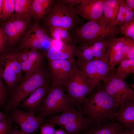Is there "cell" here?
<instances>
[{
    "label": "cell",
    "mask_w": 134,
    "mask_h": 134,
    "mask_svg": "<svg viewBox=\"0 0 134 134\" xmlns=\"http://www.w3.org/2000/svg\"><path fill=\"white\" fill-rule=\"evenodd\" d=\"M32 0H15L14 14L31 20V6Z\"/></svg>",
    "instance_id": "4316f807"
},
{
    "label": "cell",
    "mask_w": 134,
    "mask_h": 134,
    "mask_svg": "<svg viewBox=\"0 0 134 134\" xmlns=\"http://www.w3.org/2000/svg\"><path fill=\"white\" fill-rule=\"evenodd\" d=\"M125 1L129 7L131 9L134 10V0H126Z\"/></svg>",
    "instance_id": "f35d334b"
},
{
    "label": "cell",
    "mask_w": 134,
    "mask_h": 134,
    "mask_svg": "<svg viewBox=\"0 0 134 134\" xmlns=\"http://www.w3.org/2000/svg\"><path fill=\"white\" fill-rule=\"evenodd\" d=\"M30 20L13 14L3 21L2 27L6 36L7 45L12 46L17 42L29 28Z\"/></svg>",
    "instance_id": "7c38bea8"
},
{
    "label": "cell",
    "mask_w": 134,
    "mask_h": 134,
    "mask_svg": "<svg viewBox=\"0 0 134 134\" xmlns=\"http://www.w3.org/2000/svg\"><path fill=\"white\" fill-rule=\"evenodd\" d=\"M54 0H32L31 14L32 17L39 23L49 12Z\"/></svg>",
    "instance_id": "603a6c76"
},
{
    "label": "cell",
    "mask_w": 134,
    "mask_h": 134,
    "mask_svg": "<svg viewBox=\"0 0 134 134\" xmlns=\"http://www.w3.org/2000/svg\"><path fill=\"white\" fill-rule=\"evenodd\" d=\"M105 0H82L74 8L76 14L88 21H98L103 14Z\"/></svg>",
    "instance_id": "9a60e30c"
},
{
    "label": "cell",
    "mask_w": 134,
    "mask_h": 134,
    "mask_svg": "<svg viewBox=\"0 0 134 134\" xmlns=\"http://www.w3.org/2000/svg\"><path fill=\"white\" fill-rule=\"evenodd\" d=\"M121 34L124 36L131 38L134 41V20L119 27Z\"/></svg>",
    "instance_id": "1f68e13d"
},
{
    "label": "cell",
    "mask_w": 134,
    "mask_h": 134,
    "mask_svg": "<svg viewBox=\"0 0 134 134\" xmlns=\"http://www.w3.org/2000/svg\"><path fill=\"white\" fill-rule=\"evenodd\" d=\"M74 8L69 7L62 0H54L49 12L43 20L44 25L48 28L64 27L71 32L79 27L81 22Z\"/></svg>",
    "instance_id": "277c9868"
},
{
    "label": "cell",
    "mask_w": 134,
    "mask_h": 134,
    "mask_svg": "<svg viewBox=\"0 0 134 134\" xmlns=\"http://www.w3.org/2000/svg\"><path fill=\"white\" fill-rule=\"evenodd\" d=\"M54 134H68L63 128L61 127L56 130Z\"/></svg>",
    "instance_id": "ab89813d"
},
{
    "label": "cell",
    "mask_w": 134,
    "mask_h": 134,
    "mask_svg": "<svg viewBox=\"0 0 134 134\" xmlns=\"http://www.w3.org/2000/svg\"><path fill=\"white\" fill-rule=\"evenodd\" d=\"M76 64L88 78L98 85L105 78L110 70L107 51L100 59Z\"/></svg>",
    "instance_id": "8fae6325"
},
{
    "label": "cell",
    "mask_w": 134,
    "mask_h": 134,
    "mask_svg": "<svg viewBox=\"0 0 134 134\" xmlns=\"http://www.w3.org/2000/svg\"><path fill=\"white\" fill-rule=\"evenodd\" d=\"M30 51V49H25L21 51L17 52L18 58L21 64L28 59Z\"/></svg>",
    "instance_id": "d590c367"
},
{
    "label": "cell",
    "mask_w": 134,
    "mask_h": 134,
    "mask_svg": "<svg viewBox=\"0 0 134 134\" xmlns=\"http://www.w3.org/2000/svg\"><path fill=\"white\" fill-rule=\"evenodd\" d=\"M48 28L50 35L53 39L65 43H72V37L67 28L60 26Z\"/></svg>",
    "instance_id": "d4e9b609"
},
{
    "label": "cell",
    "mask_w": 134,
    "mask_h": 134,
    "mask_svg": "<svg viewBox=\"0 0 134 134\" xmlns=\"http://www.w3.org/2000/svg\"><path fill=\"white\" fill-rule=\"evenodd\" d=\"M17 52L6 53L0 55V76L8 89L11 91L17 85L23 72Z\"/></svg>",
    "instance_id": "ba28073f"
},
{
    "label": "cell",
    "mask_w": 134,
    "mask_h": 134,
    "mask_svg": "<svg viewBox=\"0 0 134 134\" xmlns=\"http://www.w3.org/2000/svg\"><path fill=\"white\" fill-rule=\"evenodd\" d=\"M124 128L114 121H111L99 127L83 131L78 134H115Z\"/></svg>",
    "instance_id": "cb8c5ba5"
},
{
    "label": "cell",
    "mask_w": 134,
    "mask_h": 134,
    "mask_svg": "<svg viewBox=\"0 0 134 134\" xmlns=\"http://www.w3.org/2000/svg\"><path fill=\"white\" fill-rule=\"evenodd\" d=\"M62 1L68 6L72 8L78 5L81 2L82 0H62Z\"/></svg>",
    "instance_id": "74e56055"
},
{
    "label": "cell",
    "mask_w": 134,
    "mask_h": 134,
    "mask_svg": "<svg viewBox=\"0 0 134 134\" xmlns=\"http://www.w3.org/2000/svg\"><path fill=\"white\" fill-rule=\"evenodd\" d=\"M47 122L61 126L68 134H78L91 128L88 118L74 106L60 114L52 115Z\"/></svg>",
    "instance_id": "52a82bcc"
},
{
    "label": "cell",
    "mask_w": 134,
    "mask_h": 134,
    "mask_svg": "<svg viewBox=\"0 0 134 134\" xmlns=\"http://www.w3.org/2000/svg\"><path fill=\"white\" fill-rule=\"evenodd\" d=\"M47 74L42 68L26 75L11 91L8 99L5 111L11 113L32 93L48 82Z\"/></svg>",
    "instance_id": "7a4b0ae2"
},
{
    "label": "cell",
    "mask_w": 134,
    "mask_h": 134,
    "mask_svg": "<svg viewBox=\"0 0 134 134\" xmlns=\"http://www.w3.org/2000/svg\"><path fill=\"white\" fill-rule=\"evenodd\" d=\"M11 114L10 117L13 122L19 125L24 134L36 132L40 125L48 123V119L40 118L17 108Z\"/></svg>",
    "instance_id": "5bb4252c"
},
{
    "label": "cell",
    "mask_w": 134,
    "mask_h": 134,
    "mask_svg": "<svg viewBox=\"0 0 134 134\" xmlns=\"http://www.w3.org/2000/svg\"><path fill=\"white\" fill-rule=\"evenodd\" d=\"M134 20V10L129 7L125 17L124 23L123 25L128 23Z\"/></svg>",
    "instance_id": "8d00e7d4"
},
{
    "label": "cell",
    "mask_w": 134,
    "mask_h": 134,
    "mask_svg": "<svg viewBox=\"0 0 134 134\" xmlns=\"http://www.w3.org/2000/svg\"><path fill=\"white\" fill-rule=\"evenodd\" d=\"M124 36L125 41L123 54L117 65L124 60L134 58V41L129 37Z\"/></svg>",
    "instance_id": "83f0119b"
},
{
    "label": "cell",
    "mask_w": 134,
    "mask_h": 134,
    "mask_svg": "<svg viewBox=\"0 0 134 134\" xmlns=\"http://www.w3.org/2000/svg\"><path fill=\"white\" fill-rule=\"evenodd\" d=\"M117 69L114 76L121 80L124 79L132 73H134V58L121 62Z\"/></svg>",
    "instance_id": "484cf974"
},
{
    "label": "cell",
    "mask_w": 134,
    "mask_h": 134,
    "mask_svg": "<svg viewBox=\"0 0 134 134\" xmlns=\"http://www.w3.org/2000/svg\"><path fill=\"white\" fill-rule=\"evenodd\" d=\"M50 38L45 30L39 23L35 22L29 28L25 36L22 39L19 47L23 49L38 50Z\"/></svg>",
    "instance_id": "4fadbf2b"
},
{
    "label": "cell",
    "mask_w": 134,
    "mask_h": 134,
    "mask_svg": "<svg viewBox=\"0 0 134 134\" xmlns=\"http://www.w3.org/2000/svg\"><path fill=\"white\" fill-rule=\"evenodd\" d=\"M124 41V36L108 39L107 51L111 70H114L115 66L118 64L122 56Z\"/></svg>",
    "instance_id": "ffe728a7"
},
{
    "label": "cell",
    "mask_w": 134,
    "mask_h": 134,
    "mask_svg": "<svg viewBox=\"0 0 134 134\" xmlns=\"http://www.w3.org/2000/svg\"><path fill=\"white\" fill-rule=\"evenodd\" d=\"M44 56L43 54L38 50H30L28 59L21 64L23 72L25 73V75L41 68Z\"/></svg>",
    "instance_id": "44dd1931"
},
{
    "label": "cell",
    "mask_w": 134,
    "mask_h": 134,
    "mask_svg": "<svg viewBox=\"0 0 134 134\" xmlns=\"http://www.w3.org/2000/svg\"><path fill=\"white\" fill-rule=\"evenodd\" d=\"M50 88L48 82L44 84L32 93L19 104L18 107L35 115L39 111Z\"/></svg>",
    "instance_id": "ac0fdd59"
},
{
    "label": "cell",
    "mask_w": 134,
    "mask_h": 134,
    "mask_svg": "<svg viewBox=\"0 0 134 134\" xmlns=\"http://www.w3.org/2000/svg\"><path fill=\"white\" fill-rule=\"evenodd\" d=\"M7 43V38L5 32L3 28L0 26V54L5 51Z\"/></svg>",
    "instance_id": "836d02e7"
},
{
    "label": "cell",
    "mask_w": 134,
    "mask_h": 134,
    "mask_svg": "<svg viewBox=\"0 0 134 134\" xmlns=\"http://www.w3.org/2000/svg\"><path fill=\"white\" fill-rule=\"evenodd\" d=\"M55 40L57 45L51 42L52 45L44 53V56L48 60H68L76 64L75 45L72 43H65Z\"/></svg>",
    "instance_id": "2e32d148"
},
{
    "label": "cell",
    "mask_w": 134,
    "mask_h": 134,
    "mask_svg": "<svg viewBox=\"0 0 134 134\" xmlns=\"http://www.w3.org/2000/svg\"><path fill=\"white\" fill-rule=\"evenodd\" d=\"M7 94V90L0 76V106L3 105L5 103Z\"/></svg>",
    "instance_id": "e575fe53"
},
{
    "label": "cell",
    "mask_w": 134,
    "mask_h": 134,
    "mask_svg": "<svg viewBox=\"0 0 134 134\" xmlns=\"http://www.w3.org/2000/svg\"><path fill=\"white\" fill-rule=\"evenodd\" d=\"M129 134H134V129H133L130 131Z\"/></svg>",
    "instance_id": "7bdbcfd3"
},
{
    "label": "cell",
    "mask_w": 134,
    "mask_h": 134,
    "mask_svg": "<svg viewBox=\"0 0 134 134\" xmlns=\"http://www.w3.org/2000/svg\"><path fill=\"white\" fill-rule=\"evenodd\" d=\"M70 33L72 43L75 45L100 37L111 39L121 34L119 27L107 25L99 21H88Z\"/></svg>",
    "instance_id": "5b68a950"
},
{
    "label": "cell",
    "mask_w": 134,
    "mask_h": 134,
    "mask_svg": "<svg viewBox=\"0 0 134 134\" xmlns=\"http://www.w3.org/2000/svg\"><path fill=\"white\" fill-rule=\"evenodd\" d=\"M35 134V133H34V134Z\"/></svg>",
    "instance_id": "ee69618b"
},
{
    "label": "cell",
    "mask_w": 134,
    "mask_h": 134,
    "mask_svg": "<svg viewBox=\"0 0 134 134\" xmlns=\"http://www.w3.org/2000/svg\"><path fill=\"white\" fill-rule=\"evenodd\" d=\"M121 0H105L103 14L99 20L106 25L114 26L113 23L118 14Z\"/></svg>",
    "instance_id": "7402d4cb"
},
{
    "label": "cell",
    "mask_w": 134,
    "mask_h": 134,
    "mask_svg": "<svg viewBox=\"0 0 134 134\" xmlns=\"http://www.w3.org/2000/svg\"><path fill=\"white\" fill-rule=\"evenodd\" d=\"M15 9V0H3L2 11L0 19L4 21L14 13Z\"/></svg>",
    "instance_id": "f1b7e54d"
},
{
    "label": "cell",
    "mask_w": 134,
    "mask_h": 134,
    "mask_svg": "<svg viewBox=\"0 0 134 134\" xmlns=\"http://www.w3.org/2000/svg\"><path fill=\"white\" fill-rule=\"evenodd\" d=\"M97 86L96 90L89 97L86 98L79 109L89 120L91 128L114 121L116 112L119 107L102 86Z\"/></svg>",
    "instance_id": "6da1fadb"
},
{
    "label": "cell",
    "mask_w": 134,
    "mask_h": 134,
    "mask_svg": "<svg viewBox=\"0 0 134 134\" xmlns=\"http://www.w3.org/2000/svg\"><path fill=\"white\" fill-rule=\"evenodd\" d=\"M5 116L1 112H0V122L5 117Z\"/></svg>",
    "instance_id": "60d3db41"
},
{
    "label": "cell",
    "mask_w": 134,
    "mask_h": 134,
    "mask_svg": "<svg viewBox=\"0 0 134 134\" xmlns=\"http://www.w3.org/2000/svg\"><path fill=\"white\" fill-rule=\"evenodd\" d=\"M40 134H54L56 130L55 125L51 123H48L40 125Z\"/></svg>",
    "instance_id": "d6a6232c"
},
{
    "label": "cell",
    "mask_w": 134,
    "mask_h": 134,
    "mask_svg": "<svg viewBox=\"0 0 134 134\" xmlns=\"http://www.w3.org/2000/svg\"><path fill=\"white\" fill-rule=\"evenodd\" d=\"M108 41L100 37L78 44L75 55V63L101 59L106 52Z\"/></svg>",
    "instance_id": "30bf717a"
},
{
    "label": "cell",
    "mask_w": 134,
    "mask_h": 134,
    "mask_svg": "<svg viewBox=\"0 0 134 134\" xmlns=\"http://www.w3.org/2000/svg\"><path fill=\"white\" fill-rule=\"evenodd\" d=\"M62 85L74 106L79 109L87 95L92 92L98 85L88 78L76 65L72 74Z\"/></svg>",
    "instance_id": "3957f363"
},
{
    "label": "cell",
    "mask_w": 134,
    "mask_h": 134,
    "mask_svg": "<svg viewBox=\"0 0 134 134\" xmlns=\"http://www.w3.org/2000/svg\"><path fill=\"white\" fill-rule=\"evenodd\" d=\"M13 122L10 117L5 116L0 122V134H13Z\"/></svg>",
    "instance_id": "4dcf8cb0"
},
{
    "label": "cell",
    "mask_w": 134,
    "mask_h": 134,
    "mask_svg": "<svg viewBox=\"0 0 134 134\" xmlns=\"http://www.w3.org/2000/svg\"><path fill=\"white\" fill-rule=\"evenodd\" d=\"M73 106V104L64 90L62 84L52 81L37 116L44 118L48 115L65 111Z\"/></svg>",
    "instance_id": "8992f818"
},
{
    "label": "cell",
    "mask_w": 134,
    "mask_h": 134,
    "mask_svg": "<svg viewBox=\"0 0 134 134\" xmlns=\"http://www.w3.org/2000/svg\"><path fill=\"white\" fill-rule=\"evenodd\" d=\"M48 60L52 81L62 84L70 76L76 65L68 60Z\"/></svg>",
    "instance_id": "e0dca14e"
},
{
    "label": "cell",
    "mask_w": 134,
    "mask_h": 134,
    "mask_svg": "<svg viewBox=\"0 0 134 134\" xmlns=\"http://www.w3.org/2000/svg\"><path fill=\"white\" fill-rule=\"evenodd\" d=\"M114 120L130 131L134 129V100L126 102L116 111Z\"/></svg>",
    "instance_id": "d6986e66"
},
{
    "label": "cell",
    "mask_w": 134,
    "mask_h": 134,
    "mask_svg": "<svg viewBox=\"0 0 134 134\" xmlns=\"http://www.w3.org/2000/svg\"><path fill=\"white\" fill-rule=\"evenodd\" d=\"M103 88L119 107L134 100V93L128 84L109 73L102 80Z\"/></svg>",
    "instance_id": "9c48e42d"
},
{
    "label": "cell",
    "mask_w": 134,
    "mask_h": 134,
    "mask_svg": "<svg viewBox=\"0 0 134 134\" xmlns=\"http://www.w3.org/2000/svg\"><path fill=\"white\" fill-rule=\"evenodd\" d=\"M129 8L125 0H121L116 17L113 23L114 26L119 27L123 25L125 18Z\"/></svg>",
    "instance_id": "f546056e"
},
{
    "label": "cell",
    "mask_w": 134,
    "mask_h": 134,
    "mask_svg": "<svg viewBox=\"0 0 134 134\" xmlns=\"http://www.w3.org/2000/svg\"><path fill=\"white\" fill-rule=\"evenodd\" d=\"M3 0H0V15L1 14L2 9Z\"/></svg>",
    "instance_id": "b9f144b4"
}]
</instances>
